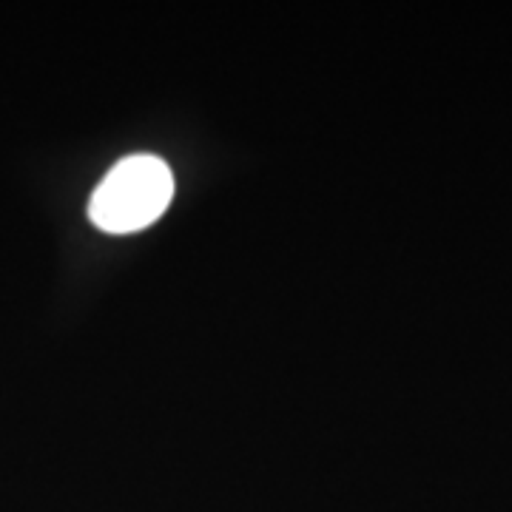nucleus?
I'll list each match as a JSON object with an SVG mask.
<instances>
[{
	"label": "nucleus",
	"mask_w": 512,
	"mask_h": 512,
	"mask_svg": "<svg viewBox=\"0 0 512 512\" xmlns=\"http://www.w3.org/2000/svg\"><path fill=\"white\" fill-rule=\"evenodd\" d=\"M174 200V174L154 154H134L94 188L89 220L106 234H134L160 220Z\"/></svg>",
	"instance_id": "nucleus-1"
}]
</instances>
